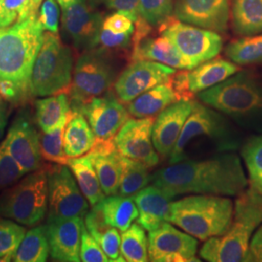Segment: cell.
I'll return each instance as SVG.
<instances>
[{"label": "cell", "mask_w": 262, "mask_h": 262, "mask_svg": "<svg viewBox=\"0 0 262 262\" xmlns=\"http://www.w3.org/2000/svg\"><path fill=\"white\" fill-rule=\"evenodd\" d=\"M151 183L172 199L185 194L237 196L248 187L242 161L234 151L169 164L151 175Z\"/></svg>", "instance_id": "1"}, {"label": "cell", "mask_w": 262, "mask_h": 262, "mask_svg": "<svg viewBox=\"0 0 262 262\" xmlns=\"http://www.w3.org/2000/svg\"><path fill=\"white\" fill-rule=\"evenodd\" d=\"M243 141L241 131L230 119L206 104L194 101L169 157V164L235 151L242 147Z\"/></svg>", "instance_id": "2"}, {"label": "cell", "mask_w": 262, "mask_h": 262, "mask_svg": "<svg viewBox=\"0 0 262 262\" xmlns=\"http://www.w3.org/2000/svg\"><path fill=\"white\" fill-rule=\"evenodd\" d=\"M197 97L240 128L262 134V84L253 73L237 72Z\"/></svg>", "instance_id": "3"}, {"label": "cell", "mask_w": 262, "mask_h": 262, "mask_svg": "<svg viewBox=\"0 0 262 262\" xmlns=\"http://www.w3.org/2000/svg\"><path fill=\"white\" fill-rule=\"evenodd\" d=\"M261 225L262 195L250 187L237 195L227 231L206 240L200 257L210 262L244 261L251 239Z\"/></svg>", "instance_id": "4"}, {"label": "cell", "mask_w": 262, "mask_h": 262, "mask_svg": "<svg viewBox=\"0 0 262 262\" xmlns=\"http://www.w3.org/2000/svg\"><path fill=\"white\" fill-rule=\"evenodd\" d=\"M37 15L0 28V81H11L30 94V77L43 42Z\"/></svg>", "instance_id": "5"}, {"label": "cell", "mask_w": 262, "mask_h": 262, "mask_svg": "<svg viewBox=\"0 0 262 262\" xmlns=\"http://www.w3.org/2000/svg\"><path fill=\"white\" fill-rule=\"evenodd\" d=\"M231 199L211 194H193L171 203L169 223L200 241L222 236L233 219Z\"/></svg>", "instance_id": "6"}, {"label": "cell", "mask_w": 262, "mask_h": 262, "mask_svg": "<svg viewBox=\"0 0 262 262\" xmlns=\"http://www.w3.org/2000/svg\"><path fill=\"white\" fill-rule=\"evenodd\" d=\"M73 55L58 35L46 31L30 77L32 96L69 93L72 82Z\"/></svg>", "instance_id": "7"}, {"label": "cell", "mask_w": 262, "mask_h": 262, "mask_svg": "<svg viewBox=\"0 0 262 262\" xmlns=\"http://www.w3.org/2000/svg\"><path fill=\"white\" fill-rule=\"evenodd\" d=\"M117 76V66L107 50L85 51L76 63L68 93L71 110L80 113L85 104L109 92Z\"/></svg>", "instance_id": "8"}, {"label": "cell", "mask_w": 262, "mask_h": 262, "mask_svg": "<svg viewBox=\"0 0 262 262\" xmlns=\"http://www.w3.org/2000/svg\"><path fill=\"white\" fill-rule=\"evenodd\" d=\"M48 210L46 169L31 172L0 195V215L26 226L42 222Z\"/></svg>", "instance_id": "9"}, {"label": "cell", "mask_w": 262, "mask_h": 262, "mask_svg": "<svg viewBox=\"0 0 262 262\" xmlns=\"http://www.w3.org/2000/svg\"><path fill=\"white\" fill-rule=\"evenodd\" d=\"M159 29L178 49L192 69L215 58L224 47L223 38L217 32L182 23L175 17Z\"/></svg>", "instance_id": "10"}, {"label": "cell", "mask_w": 262, "mask_h": 262, "mask_svg": "<svg viewBox=\"0 0 262 262\" xmlns=\"http://www.w3.org/2000/svg\"><path fill=\"white\" fill-rule=\"evenodd\" d=\"M48 220L84 219L89 201L76 183L75 177L66 164H56L47 170Z\"/></svg>", "instance_id": "11"}, {"label": "cell", "mask_w": 262, "mask_h": 262, "mask_svg": "<svg viewBox=\"0 0 262 262\" xmlns=\"http://www.w3.org/2000/svg\"><path fill=\"white\" fill-rule=\"evenodd\" d=\"M176 70L148 59L131 61L117 78L114 89L122 103L128 104L150 89L167 83Z\"/></svg>", "instance_id": "12"}, {"label": "cell", "mask_w": 262, "mask_h": 262, "mask_svg": "<svg viewBox=\"0 0 262 262\" xmlns=\"http://www.w3.org/2000/svg\"><path fill=\"white\" fill-rule=\"evenodd\" d=\"M198 241L165 222L149 234V260L152 262H194Z\"/></svg>", "instance_id": "13"}, {"label": "cell", "mask_w": 262, "mask_h": 262, "mask_svg": "<svg viewBox=\"0 0 262 262\" xmlns=\"http://www.w3.org/2000/svg\"><path fill=\"white\" fill-rule=\"evenodd\" d=\"M154 118L131 119L114 137V143L122 157L134 159L149 167L157 166L159 155L152 143Z\"/></svg>", "instance_id": "14"}, {"label": "cell", "mask_w": 262, "mask_h": 262, "mask_svg": "<svg viewBox=\"0 0 262 262\" xmlns=\"http://www.w3.org/2000/svg\"><path fill=\"white\" fill-rule=\"evenodd\" d=\"M62 29L78 50L89 51L98 46L103 17L85 2H79L62 9Z\"/></svg>", "instance_id": "15"}, {"label": "cell", "mask_w": 262, "mask_h": 262, "mask_svg": "<svg viewBox=\"0 0 262 262\" xmlns=\"http://www.w3.org/2000/svg\"><path fill=\"white\" fill-rule=\"evenodd\" d=\"M80 113L85 117L97 140L114 139L130 117L122 101L111 92L94 98Z\"/></svg>", "instance_id": "16"}, {"label": "cell", "mask_w": 262, "mask_h": 262, "mask_svg": "<svg viewBox=\"0 0 262 262\" xmlns=\"http://www.w3.org/2000/svg\"><path fill=\"white\" fill-rule=\"evenodd\" d=\"M174 17L198 28L224 33L230 17L229 0H175Z\"/></svg>", "instance_id": "17"}, {"label": "cell", "mask_w": 262, "mask_h": 262, "mask_svg": "<svg viewBox=\"0 0 262 262\" xmlns=\"http://www.w3.org/2000/svg\"><path fill=\"white\" fill-rule=\"evenodd\" d=\"M11 156L26 173L41 168L42 155L39 133L27 114L21 113L13 122L3 141Z\"/></svg>", "instance_id": "18"}, {"label": "cell", "mask_w": 262, "mask_h": 262, "mask_svg": "<svg viewBox=\"0 0 262 262\" xmlns=\"http://www.w3.org/2000/svg\"><path fill=\"white\" fill-rule=\"evenodd\" d=\"M84 219L47 220V237L51 257L57 261L79 262Z\"/></svg>", "instance_id": "19"}, {"label": "cell", "mask_w": 262, "mask_h": 262, "mask_svg": "<svg viewBox=\"0 0 262 262\" xmlns=\"http://www.w3.org/2000/svg\"><path fill=\"white\" fill-rule=\"evenodd\" d=\"M193 100H179L159 113L152 126V143L162 158H169L175 148L193 107Z\"/></svg>", "instance_id": "20"}, {"label": "cell", "mask_w": 262, "mask_h": 262, "mask_svg": "<svg viewBox=\"0 0 262 262\" xmlns=\"http://www.w3.org/2000/svg\"><path fill=\"white\" fill-rule=\"evenodd\" d=\"M88 155L93 161L105 195L117 194L122 174V155L117 150L114 139H96Z\"/></svg>", "instance_id": "21"}, {"label": "cell", "mask_w": 262, "mask_h": 262, "mask_svg": "<svg viewBox=\"0 0 262 262\" xmlns=\"http://www.w3.org/2000/svg\"><path fill=\"white\" fill-rule=\"evenodd\" d=\"M132 198L139 211L137 223L145 230L150 232L169 222L172 198L160 187L147 186Z\"/></svg>", "instance_id": "22"}, {"label": "cell", "mask_w": 262, "mask_h": 262, "mask_svg": "<svg viewBox=\"0 0 262 262\" xmlns=\"http://www.w3.org/2000/svg\"><path fill=\"white\" fill-rule=\"evenodd\" d=\"M148 59L170 66L174 69L191 70L192 66L175 47V45L164 36L143 39L139 44L132 47L131 61Z\"/></svg>", "instance_id": "23"}, {"label": "cell", "mask_w": 262, "mask_h": 262, "mask_svg": "<svg viewBox=\"0 0 262 262\" xmlns=\"http://www.w3.org/2000/svg\"><path fill=\"white\" fill-rule=\"evenodd\" d=\"M240 70L238 64L224 58H212L187 72L188 86L196 94L222 83Z\"/></svg>", "instance_id": "24"}, {"label": "cell", "mask_w": 262, "mask_h": 262, "mask_svg": "<svg viewBox=\"0 0 262 262\" xmlns=\"http://www.w3.org/2000/svg\"><path fill=\"white\" fill-rule=\"evenodd\" d=\"M84 225L88 231L100 245L110 261H125L121 253L122 236L119 229L105 222L98 204L93 206V209L86 213L84 216Z\"/></svg>", "instance_id": "25"}, {"label": "cell", "mask_w": 262, "mask_h": 262, "mask_svg": "<svg viewBox=\"0 0 262 262\" xmlns=\"http://www.w3.org/2000/svg\"><path fill=\"white\" fill-rule=\"evenodd\" d=\"M96 137L82 113L70 111L66 123L63 148L68 159L79 158L93 149Z\"/></svg>", "instance_id": "26"}, {"label": "cell", "mask_w": 262, "mask_h": 262, "mask_svg": "<svg viewBox=\"0 0 262 262\" xmlns=\"http://www.w3.org/2000/svg\"><path fill=\"white\" fill-rule=\"evenodd\" d=\"M176 101L178 97L168 81L136 97L127 105V111L134 118H154Z\"/></svg>", "instance_id": "27"}, {"label": "cell", "mask_w": 262, "mask_h": 262, "mask_svg": "<svg viewBox=\"0 0 262 262\" xmlns=\"http://www.w3.org/2000/svg\"><path fill=\"white\" fill-rule=\"evenodd\" d=\"M71 111L69 95L54 94L35 102V119L42 132H50L68 119Z\"/></svg>", "instance_id": "28"}, {"label": "cell", "mask_w": 262, "mask_h": 262, "mask_svg": "<svg viewBox=\"0 0 262 262\" xmlns=\"http://www.w3.org/2000/svg\"><path fill=\"white\" fill-rule=\"evenodd\" d=\"M67 166L73 173L78 186L92 206L103 200L105 193L99 183L93 161L88 154L79 158L68 159Z\"/></svg>", "instance_id": "29"}, {"label": "cell", "mask_w": 262, "mask_h": 262, "mask_svg": "<svg viewBox=\"0 0 262 262\" xmlns=\"http://www.w3.org/2000/svg\"><path fill=\"white\" fill-rule=\"evenodd\" d=\"M99 206L105 222L113 227L124 232L132 223L138 219L139 211L132 197L122 195H109L100 201Z\"/></svg>", "instance_id": "30"}, {"label": "cell", "mask_w": 262, "mask_h": 262, "mask_svg": "<svg viewBox=\"0 0 262 262\" xmlns=\"http://www.w3.org/2000/svg\"><path fill=\"white\" fill-rule=\"evenodd\" d=\"M232 27L239 36L262 33V0H232Z\"/></svg>", "instance_id": "31"}, {"label": "cell", "mask_w": 262, "mask_h": 262, "mask_svg": "<svg viewBox=\"0 0 262 262\" xmlns=\"http://www.w3.org/2000/svg\"><path fill=\"white\" fill-rule=\"evenodd\" d=\"M50 253L46 225H38L25 236L13 261L45 262Z\"/></svg>", "instance_id": "32"}, {"label": "cell", "mask_w": 262, "mask_h": 262, "mask_svg": "<svg viewBox=\"0 0 262 262\" xmlns=\"http://www.w3.org/2000/svg\"><path fill=\"white\" fill-rule=\"evenodd\" d=\"M149 166L140 161L122 156V174L119 194L133 197L151 182Z\"/></svg>", "instance_id": "33"}, {"label": "cell", "mask_w": 262, "mask_h": 262, "mask_svg": "<svg viewBox=\"0 0 262 262\" xmlns=\"http://www.w3.org/2000/svg\"><path fill=\"white\" fill-rule=\"evenodd\" d=\"M225 56L238 66L262 63V33L242 36L230 42L225 48Z\"/></svg>", "instance_id": "34"}, {"label": "cell", "mask_w": 262, "mask_h": 262, "mask_svg": "<svg viewBox=\"0 0 262 262\" xmlns=\"http://www.w3.org/2000/svg\"><path fill=\"white\" fill-rule=\"evenodd\" d=\"M121 253L125 261L149 260V239L145 229L138 223L131 225L128 229L122 232Z\"/></svg>", "instance_id": "35"}, {"label": "cell", "mask_w": 262, "mask_h": 262, "mask_svg": "<svg viewBox=\"0 0 262 262\" xmlns=\"http://www.w3.org/2000/svg\"><path fill=\"white\" fill-rule=\"evenodd\" d=\"M240 150L250 186L262 195V134L244 142Z\"/></svg>", "instance_id": "36"}, {"label": "cell", "mask_w": 262, "mask_h": 262, "mask_svg": "<svg viewBox=\"0 0 262 262\" xmlns=\"http://www.w3.org/2000/svg\"><path fill=\"white\" fill-rule=\"evenodd\" d=\"M67 120L59 123L54 130L39 134L42 158L56 164L67 165L68 158L63 148V136Z\"/></svg>", "instance_id": "37"}, {"label": "cell", "mask_w": 262, "mask_h": 262, "mask_svg": "<svg viewBox=\"0 0 262 262\" xmlns=\"http://www.w3.org/2000/svg\"><path fill=\"white\" fill-rule=\"evenodd\" d=\"M26 234L27 230L20 224L0 219V258L3 261L13 260Z\"/></svg>", "instance_id": "38"}, {"label": "cell", "mask_w": 262, "mask_h": 262, "mask_svg": "<svg viewBox=\"0 0 262 262\" xmlns=\"http://www.w3.org/2000/svg\"><path fill=\"white\" fill-rule=\"evenodd\" d=\"M175 0H140V13L143 19L154 28L164 26L174 11Z\"/></svg>", "instance_id": "39"}, {"label": "cell", "mask_w": 262, "mask_h": 262, "mask_svg": "<svg viewBox=\"0 0 262 262\" xmlns=\"http://www.w3.org/2000/svg\"><path fill=\"white\" fill-rule=\"evenodd\" d=\"M26 174L18 161L7 150L4 142L0 144V191L13 186Z\"/></svg>", "instance_id": "40"}, {"label": "cell", "mask_w": 262, "mask_h": 262, "mask_svg": "<svg viewBox=\"0 0 262 262\" xmlns=\"http://www.w3.org/2000/svg\"><path fill=\"white\" fill-rule=\"evenodd\" d=\"M80 258L81 261L83 262L110 261L100 245L94 239V236L88 231L85 225L82 231Z\"/></svg>", "instance_id": "41"}, {"label": "cell", "mask_w": 262, "mask_h": 262, "mask_svg": "<svg viewBox=\"0 0 262 262\" xmlns=\"http://www.w3.org/2000/svg\"><path fill=\"white\" fill-rule=\"evenodd\" d=\"M37 17L44 31L58 33L59 5L56 0H44Z\"/></svg>", "instance_id": "42"}, {"label": "cell", "mask_w": 262, "mask_h": 262, "mask_svg": "<svg viewBox=\"0 0 262 262\" xmlns=\"http://www.w3.org/2000/svg\"><path fill=\"white\" fill-rule=\"evenodd\" d=\"M43 0H1L6 9L16 15L17 21H21L37 15Z\"/></svg>", "instance_id": "43"}, {"label": "cell", "mask_w": 262, "mask_h": 262, "mask_svg": "<svg viewBox=\"0 0 262 262\" xmlns=\"http://www.w3.org/2000/svg\"><path fill=\"white\" fill-rule=\"evenodd\" d=\"M132 36L133 33H116L101 28L98 37V46L107 51L125 49L132 43Z\"/></svg>", "instance_id": "44"}, {"label": "cell", "mask_w": 262, "mask_h": 262, "mask_svg": "<svg viewBox=\"0 0 262 262\" xmlns=\"http://www.w3.org/2000/svg\"><path fill=\"white\" fill-rule=\"evenodd\" d=\"M102 28L116 33H134L135 23L126 14L117 11L103 19Z\"/></svg>", "instance_id": "45"}, {"label": "cell", "mask_w": 262, "mask_h": 262, "mask_svg": "<svg viewBox=\"0 0 262 262\" xmlns=\"http://www.w3.org/2000/svg\"><path fill=\"white\" fill-rule=\"evenodd\" d=\"M110 9L126 14L134 23L141 17L140 0H103Z\"/></svg>", "instance_id": "46"}, {"label": "cell", "mask_w": 262, "mask_h": 262, "mask_svg": "<svg viewBox=\"0 0 262 262\" xmlns=\"http://www.w3.org/2000/svg\"><path fill=\"white\" fill-rule=\"evenodd\" d=\"M28 94L17 84L11 81H0V96L12 103H18L24 100Z\"/></svg>", "instance_id": "47"}, {"label": "cell", "mask_w": 262, "mask_h": 262, "mask_svg": "<svg viewBox=\"0 0 262 262\" xmlns=\"http://www.w3.org/2000/svg\"><path fill=\"white\" fill-rule=\"evenodd\" d=\"M244 261L262 262V225L253 235Z\"/></svg>", "instance_id": "48"}, {"label": "cell", "mask_w": 262, "mask_h": 262, "mask_svg": "<svg viewBox=\"0 0 262 262\" xmlns=\"http://www.w3.org/2000/svg\"><path fill=\"white\" fill-rule=\"evenodd\" d=\"M17 21V17L6 9L0 0V28H6Z\"/></svg>", "instance_id": "49"}, {"label": "cell", "mask_w": 262, "mask_h": 262, "mask_svg": "<svg viewBox=\"0 0 262 262\" xmlns=\"http://www.w3.org/2000/svg\"><path fill=\"white\" fill-rule=\"evenodd\" d=\"M8 105L6 103V100H3V98H0V138L3 135L7 122H8Z\"/></svg>", "instance_id": "50"}, {"label": "cell", "mask_w": 262, "mask_h": 262, "mask_svg": "<svg viewBox=\"0 0 262 262\" xmlns=\"http://www.w3.org/2000/svg\"><path fill=\"white\" fill-rule=\"evenodd\" d=\"M58 5L61 7V9L68 7L71 4L79 3V2H85V0H56Z\"/></svg>", "instance_id": "51"}, {"label": "cell", "mask_w": 262, "mask_h": 262, "mask_svg": "<svg viewBox=\"0 0 262 262\" xmlns=\"http://www.w3.org/2000/svg\"><path fill=\"white\" fill-rule=\"evenodd\" d=\"M101 1H103V0H90V5L94 7V6L98 5Z\"/></svg>", "instance_id": "52"}, {"label": "cell", "mask_w": 262, "mask_h": 262, "mask_svg": "<svg viewBox=\"0 0 262 262\" xmlns=\"http://www.w3.org/2000/svg\"><path fill=\"white\" fill-rule=\"evenodd\" d=\"M3 261V259H2V258H0V262H2Z\"/></svg>", "instance_id": "53"}, {"label": "cell", "mask_w": 262, "mask_h": 262, "mask_svg": "<svg viewBox=\"0 0 262 262\" xmlns=\"http://www.w3.org/2000/svg\"><path fill=\"white\" fill-rule=\"evenodd\" d=\"M0 98H1V96H0Z\"/></svg>", "instance_id": "54"}]
</instances>
